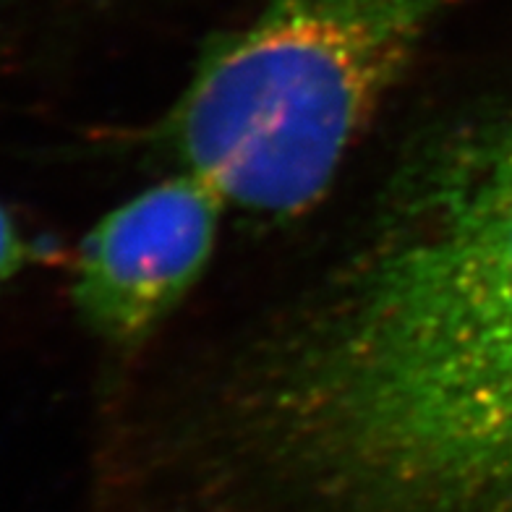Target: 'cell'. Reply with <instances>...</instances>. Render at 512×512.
Masks as SVG:
<instances>
[{
  "label": "cell",
  "instance_id": "obj_3",
  "mask_svg": "<svg viewBox=\"0 0 512 512\" xmlns=\"http://www.w3.org/2000/svg\"><path fill=\"white\" fill-rule=\"evenodd\" d=\"M228 204L178 170L123 199L79 246L71 301L81 324L115 351H136L207 272Z\"/></svg>",
  "mask_w": 512,
  "mask_h": 512
},
{
  "label": "cell",
  "instance_id": "obj_4",
  "mask_svg": "<svg viewBox=\"0 0 512 512\" xmlns=\"http://www.w3.org/2000/svg\"><path fill=\"white\" fill-rule=\"evenodd\" d=\"M42 259L40 241L0 202V290Z\"/></svg>",
  "mask_w": 512,
  "mask_h": 512
},
{
  "label": "cell",
  "instance_id": "obj_2",
  "mask_svg": "<svg viewBox=\"0 0 512 512\" xmlns=\"http://www.w3.org/2000/svg\"><path fill=\"white\" fill-rule=\"evenodd\" d=\"M452 3L264 0L204 45L165 147L243 215H306Z\"/></svg>",
  "mask_w": 512,
  "mask_h": 512
},
{
  "label": "cell",
  "instance_id": "obj_1",
  "mask_svg": "<svg viewBox=\"0 0 512 512\" xmlns=\"http://www.w3.org/2000/svg\"><path fill=\"white\" fill-rule=\"evenodd\" d=\"M189 437L243 512H512V92L418 139Z\"/></svg>",
  "mask_w": 512,
  "mask_h": 512
}]
</instances>
